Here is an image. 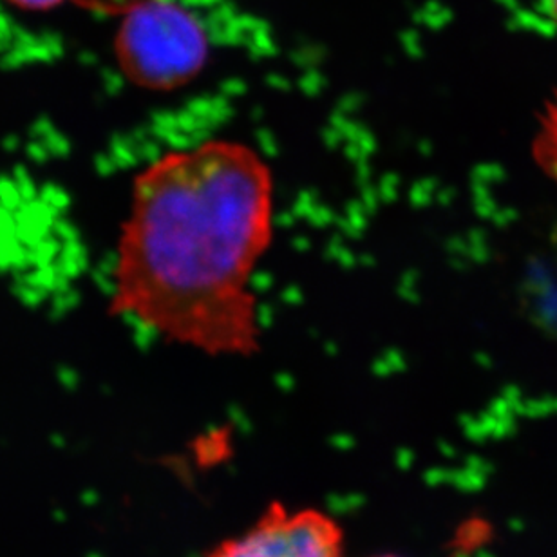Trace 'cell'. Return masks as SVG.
Here are the masks:
<instances>
[{"label":"cell","instance_id":"cell-2","mask_svg":"<svg viewBox=\"0 0 557 557\" xmlns=\"http://www.w3.org/2000/svg\"><path fill=\"white\" fill-rule=\"evenodd\" d=\"M116 51L131 81L149 89H174L201 71L209 40L174 0H156L125 13Z\"/></svg>","mask_w":557,"mask_h":557},{"label":"cell","instance_id":"cell-6","mask_svg":"<svg viewBox=\"0 0 557 557\" xmlns=\"http://www.w3.org/2000/svg\"><path fill=\"white\" fill-rule=\"evenodd\" d=\"M545 8H547L548 15L553 16L557 24V0H545Z\"/></svg>","mask_w":557,"mask_h":557},{"label":"cell","instance_id":"cell-7","mask_svg":"<svg viewBox=\"0 0 557 557\" xmlns=\"http://www.w3.org/2000/svg\"><path fill=\"white\" fill-rule=\"evenodd\" d=\"M384 557H393V556H384Z\"/></svg>","mask_w":557,"mask_h":557},{"label":"cell","instance_id":"cell-1","mask_svg":"<svg viewBox=\"0 0 557 557\" xmlns=\"http://www.w3.org/2000/svg\"><path fill=\"white\" fill-rule=\"evenodd\" d=\"M274 174L258 150L210 139L139 172L120 234L114 311L209 355L259 349L253 275L274 237Z\"/></svg>","mask_w":557,"mask_h":557},{"label":"cell","instance_id":"cell-3","mask_svg":"<svg viewBox=\"0 0 557 557\" xmlns=\"http://www.w3.org/2000/svg\"><path fill=\"white\" fill-rule=\"evenodd\" d=\"M205 557H343V534L319 510L272 505L242 536L220 543Z\"/></svg>","mask_w":557,"mask_h":557},{"label":"cell","instance_id":"cell-4","mask_svg":"<svg viewBox=\"0 0 557 557\" xmlns=\"http://www.w3.org/2000/svg\"><path fill=\"white\" fill-rule=\"evenodd\" d=\"M78 4L86 5L89 10L103 11V13H127L135 10L138 5L147 4V2H156V0H76Z\"/></svg>","mask_w":557,"mask_h":557},{"label":"cell","instance_id":"cell-5","mask_svg":"<svg viewBox=\"0 0 557 557\" xmlns=\"http://www.w3.org/2000/svg\"><path fill=\"white\" fill-rule=\"evenodd\" d=\"M10 2L26 8V10H48V8L60 4L62 0H10Z\"/></svg>","mask_w":557,"mask_h":557}]
</instances>
